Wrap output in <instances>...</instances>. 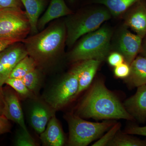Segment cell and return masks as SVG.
I'll return each mask as SVG.
<instances>
[{
    "mask_svg": "<svg viewBox=\"0 0 146 146\" xmlns=\"http://www.w3.org/2000/svg\"><path fill=\"white\" fill-rule=\"evenodd\" d=\"M77 115L81 118L96 119H134L117 98L101 81L93 84L79 105Z\"/></svg>",
    "mask_w": 146,
    "mask_h": 146,
    "instance_id": "6da1fadb",
    "label": "cell"
},
{
    "mask_svg": "<svg viewBox=\"0 0 146 146\" xmlns=\"http://www.w3.org/2000/svg\"><path fill=\"white\" fill-rule=\"evenodd\" d=\"M66 27L63 23L51 25L40 33L24 39L28 54L38 64L51 61L62 52L66 43Z\"/></svg>",
    "mask_w": 146,
    "mask_h": 146,
    "instance_id": "7a4b0ae2",
    "label": "cell"
},
{
    "mask_svg": "<svg viewBox=\"0 0 146 146\" xmlns=\"http://www.w3.org/2000/svg\"><path fill=\"white\" fill-rule=\"evenodd\" d=\"M111 13L104 6L92 7L69 15L65 21L66 44L72 46L81 36L96 30L111 18Z\"/></svg>",
    "mask_w": 146,
    "mask_h": 146,
    "instance_id": "3957f363",
    "label": "cell"
},
{
    "mask_svg": "<svg viewBox=\"0 0 146 146\" xmlns=\"http://www.w3.org/2000/svg\"><path fill=\"white\" fill-rule=\"evenodd\" d=\"M112 35L107 26L85 35L69 54V59L72 62L90 59L102 62L109 54Z\"/></svg>",
    "mask_w": 146,
    "mask_h": 146,
    "instance_id": "277c9868",
    "label": "cell"
},
{
    "mask_svg": "<svg viewBox=\"0 0 146 146\" xmlns=\"http://www.w3.org/2000/svg\"><path fill=\"white\" fill-rule=\"evenodd\" d=\"M67 119L69 128L68 145L72 146L87 145L109 130L114 124L111 121L91 122L73 114L68 115Z\"/></svg>",
    "mask_w": 146,
    "mask_h": 146,
    "instance_id": "5b68a950",
    "label": "cell"
},
{
    "mask_svg": "<svg viewBox=\"0 0 146 146\" xmlns=\"http://www.w3.org/2000/svg\"><path fill=\"white\" fill-rule=\"evenodd\" d=\"M31 33L25 11L21 8L0 9V39L22 42Z\"/></svg>",
    "mask_w": 146,
    "mask_h": 146,
    "instance_id": "8992f818",
    "label": "cell"
},
{
    "mask_svg": "<svg viewBox=\"0 0 146 146\" xmlns=\"http://www.w3.org/2000/svg\"><path fill=\"white\" fill-rule=\"evenodd\" d=\"M79 73L78 65L54 86L46 96L47 103L55 110L64 107L76 96Z\"/></svg>",
    "mask_w": 146,
    "mask_h": 146,
    "instance_id": "52a82bcc",
    "label": "cell"
},
{
    "mask_svg": "<svg viewBox=\"0 0 146 146\" xmlns=\"http://www.w3.org/2000/svg\"><path fill=\"white\" fill-rule=\"evenodd\" d=\"M21 43L12 44L0 52V86L5 84L17 63L28 55Z\"/></svg>",
    "mask_w": 146,
    "mask_h": 146,
    "instance_id": "ba28073f",
    "label": "cell"
},
{
    "mask_svg": "<svg viewBox=\"0 0 146 146\" xmlns=\"http://www.w3.org/2000/svg\"><path fill=\"white\" fill-rule=\"evenodd\" d=\"M142 39L137 34L132 33L125 26L124 29L118 35L115 43L116 49L123 56L125 62L129 65H130L139 54Z\"/></svg>",
    "mask_w": 146,
    "mask_h": 146,
    "instance_id": "9c48e42d",
    "label": "cell"
},
{
    "mask_svg": "<svg viewBox=\"0 0 146 146\" xmlns=\"http://www.w3.org/2000/svg\"><path fill=\"white\" fill-rule=\"evenodd\" d=\"M124 13L125 26L143 38L146 35V0H138Z\"/></svg>",
    "mask_w": 146,
    "mask_h": 146,
    "instance_id": "30bf717a",
    "label": "cell"
},
{
    "mask_svg": "<svg viewBox=\"0 0 146 146\" xmlns=\"http://www.w3.org/2000/svg\"><path fill=\"white\" fill-rule=\"evenodd\" d=\"M3 92L4 102L3 115L8 120L17 123L24 130L28 131L18 96L14 91L9 89H3Z\"/></svg>",
    "mask_w": 146,
    "mask_h": 146,
    "instance_id": "8fae6325",
    "label": "cell"
},
{
    "mask_svg": "<svg viewBox=\"0 0 146 146\" xmlns=\"http://www.w3.org/2000/svg\"><path fill=\"white\" fill-rule=\"evenodd\" d=\"M54 110L48 104L43 102L36 101L33 104L30 111V122L36 133L40 134L44 131L50 120L54 115Z\"/></svg>",
    "mask_w": 146,
    "mask_h": 146,
    "instance_id": "7c38bea8",
    "label": "cell"
},
{
    "mask_svg": "<svg viewBox=\"0 0 146 146\" xmlns=\"http://www.w3.org/2000/svg\"><path fill=\"white\" fill-rule=\"evenodd\" d=\"M124 107L133 119L143 123L146 120V84L137 87L134 95L127 99Z\"/></svg>",
    "mask_w": 146,
    "mask_h": 146,
    "instance_id": "4fadbf2b",
    "label": "cell"
},
{
    "mask_svg": "<svg viewBox=\"0 0 146 146\" xmlns=\"http://www.w3.org/2000/svg\"><path fill=\"white\" fill-rule=\"evenodd\" d=\"M40 138L45 146H62L65 143L64 133L55 115L50 120L44 131L40 134Z\"/></svg>",
    "mask_w": 146,
    "mask_h": 146,
    "instance_id": "5bb4252c",
    "label": "cell"
},
{
    "mask_svg": "<svg viewBox=\"0 0 146 146\" xmlns=\"http://www.w3.org/2000/svg\"><path fill=\"white\" fill-rule=\"evenodd\" d=\"M72 13V10L68 7L64 0H51L48 7L43 16L39 19L37 28L44 29L45 26L50 21Z\"/></svg>",
    "mask_w": 146,
    "mask_h": 146,
    "instance_id": "9a60e30c",
    "label": "cell"
},
{
    "mask_svg": "<svg viewBox=\"0 0 146 146\" xmlns=\"http://www.w3.org/2000/svg\"><path fill=\"white\" fill-rule=\"evenodd\" d=\"M130 67L129 75L126 78L129 85L132 88H137L146 84V57L137 56Z\"/></svg>",
    "mask_w": 146,
    "mask_h": 146,
    "instance_id": "2e32d148",
    "label": "cell"
},
{
    "mask_svg": "<svg viewBox=\"0 0 146 146\" xmlns=\"http://www.w3.org/2000/svg\"><path fill=\"white\" fill-rule=\"evenodd\" d=\"M101 61L90 59L84 60L79 64L78 89L77 96L87 89L93 80Z\"/></svg>",
    "mask_w": 146,
    "mask_h": 146,
    "instance_id": "e0dca14e",
    "label": "cell"
},
{
    "mask_svg": "<svg viewBox=\"0 0 146 146\" xmlns=\"http://www.w3.org/2000/svg\"><path fill=\"white\" fill-rule=\"evenodd\" d=\"M25 7L26 13L31 26V33L34 35L38 33L37 23L39 16L45 6V0H20Z\"/></svg>",
    "mask_w": 146,
    "mask_h": 146,
    "instance_id": "ac0fdd59",
    "label": "cell"
},
{
    "mask_svg": "<svg viewBox=\"0 0 146 146\" xmlns=\"http://www.w3.org/2000/svg\"><path fill=\"white\" fill-rule=\"evenodd\" d=\"M138 0H91L94 3L104 6L111 15L117 16L125 13Z\"/></svg>",
    "mask_w": 146,
    "mask_h": 146,
    "instance_id": "d6986e66",
    "label": "cell"
},
{
    "mask_svg": "<svg viewBox=\"0 0 146 146\" xmlns=\"http://www.w3.org/2000/svg\"><path fill=\"white\" fill-rule=\"evenodd\" d=\"M37 65L35 60L28 55L17 63L9 78H22L30 72L36 69Z\"/></svg>",
    "mask_w": 146,
    "mask_h": 146,
    "instance_id": "ffe728a7",
    "label": "cell"
},
{
    "mask_svg": "<svg viewBox=\"0 0 146 146\" xmlns=\"http://www.w3.org/2000/svg\"><path fill=\"white\" fill-rule=\"evenodd\" d=\"M21 79L30 91L33 94L37 93L41 81V74L38 70L36 68Z\"/></svg>",
    "mask_w": 146,
    "mask_h": 146,
    "instance_id": "44dd1931",
    "label": "cell"
},
{
    "mask_svg": "<svg viewBox=\"0 0 146 146\" xmlns=\"http://www.w3.org/2000/svg\"><path fill=\"white\" fill-rule=\"evenodd\" d=\"M108 145L114 146H146V141L127 136L115 135Z\"/></svg>",
    "mask_w": 146,
    "mask_h": 146,
    "instance_id": "7402d4cb",
    "label": "cell"
},
{
    "mask_svg": "<svg viewBox=\"0 0 146 146\" xmlns=\"http://www.w3.org/2000/svg\"><path fill=\"white\" fill-rule=\"evenodd\" d=\"M5 84L14 89L23 98H31L33 96V93L29 90L21 78H9Z\"/></svg>",
    "mask_w": 146,
    "mask_h": 146,
    "instance_id": "603a6c76",
    "label": "cell"
},
{
    "mask_svg": "<svg viewBox=\"0 0 146 146\" xmlns=\"http://www.w3.org/2000/svg\"><path fill=\"white\" fill-rule=\"evenodd\" d=\"M15 145L18 146H35L36 144L29 131L21 127L16 135Z\"/></svg>",
    "mask_w": 146,
    "mask_h": 146,
    "instance_id": "cb8c5ba5",
    "label": "cell"
},
{
    "mask_svg": "<svg viewBox=\"0 0 146 146\" xmlns=\"http://www.w3.org/2000/svg\"><path fill=\"white\" fill-rule=\"evenodd\" d=\"M121 125L117 123L115 125H113L109 129L106 134L102 136L100 139L92 145L93 146H103L108 145L119 129Z\"/></svg>",
    "mask_w": 146,
    "mask_h": 146,
    "instance_id": "d4e9b609",
    "label": "cell"
},
{
    "mask_svg": "<svg viewBox=\"0 0 146 146\" xmlns=\"http://www.w3.org/2000/svg\"><path fill=\"white\" fill-rule=\"evenodd\" d=\"M130 71V65L125 62L115 67L114 74L119 78H126L129 75Z\"/></svg>",
    "mask_w": 146,
    "mask_h": 146,
    "instance_id": "484cf974",
    "label": "cell"
},
{
    "mask_svg": "<svg viewBox=\"0 0 146 146\" xmlns=\"http://www.w3.org/2000/svg\"><path fill=\"white\" fill-rule=\"evenodd\" d=\"M108 61L111 66L115 67L123 63L125 60L122 55L116 52H112L108 56Z\"/></svg>",
    "mask_w": 146,
    "mask_h": 146,
    "instance_id": "4316f807",
    "label": "cell"
},
{
    "mask_svg": "<svg viewBox=\"0 0 146 146\" xmlns=\"http://www.w3.org/2000/svg\"><path fill=\"white\" fill-rule=\"evenodd\" d=\"M20 0H0V9L9 8H21Z\"/></svg>",
    "mask_w": 146,
    "mask_h": 146,
    "instance_id": "83f0119b",
    "label": "cell"
},
{
    "mask_svg": "<svg viewBox=\"0 0 146 146\" xmlns=\"http://www.w3.org/2000/svg\"><path fill=\"white\" fill-rule=\"evenodd\" d=\"M11 128L9 120L3 115L0 116V135L9 132Z\"/></svg>",
    "mask_w": 146,
    "mask_h": 146,
    "instance_id": "f1b7e54d",
    "label": "cell"
},
{
    "mask_svg": "<svg viewBox=\"0 0 146 146\" xmlns=\"http://www.w3.org/2000/svg\"><path fill=\"white\" fill-rule=\"evenodd\" d=\"M125 133L146 136V126L144 127L136 126L130 127L126 130Z\"/></svg>",
    "mask_w": 146,
    "mask_h": 146,
    "instance_id": "f546056e",
    "label": "cell"
},
{
    "mask_svg": "<svg viewBox=\"0 0 146 146\" xmlns=\"http://www.w3.org/2000/svg\"><path fill=\"white\" fill-rule=\"evenodd\" d=\"M14 42L8 40H4L0 39V52L2 51L3 50L10 46L12 44H14Z\"/></svg>",
    "mask_w": 146,
    "mask_h": 146,
    "instance_id": "4dcf8cb0",
    "label": "cell"
},
{
    "mask_svg": "<svg viewBox=\"0 0 146 146\" xmlns=\"http://www.w3.org/2000/svg\"><path fill=\"white\" fill-rule=\"evenodd\" d=\"M139 55L146 57V35L142 39L141 49Z\"/></svg>",
    "mask_w": 146,
    "mask_h": 146,
    "instance_id": "1f68e13d",
    "label": "cell"
},
{
    "mask_svg": "<svg viewBox=\"0 0 146 146\" xmlns=\"http://www.w3.org/2000/svg\"><path fill=\"white\" fill-rule=\"evenodd\" d=\"M4 102L3 92L2 86H0V116L3 115Z\"/></svg>",
    "mask_w": 146,
    "mask_h": 146,
    "instance_id": "d6a6232c",
    "label": "cell"
},
{
    "mask_svg": "<svg viewBox=\"0 0 146 146\" xmlns=\"http://www.w3.org/2000/svg\"><path fill=\"white\" fill-rule=\"evenodd\" d=\"M75 1L76 0H68V1L71 3H74Z\"/></svg>",
    "mask_w": 146,
    "mask_h": 146,
    "instance_id": "836d02e7",
    "label": "cell"
}]
</instances>
